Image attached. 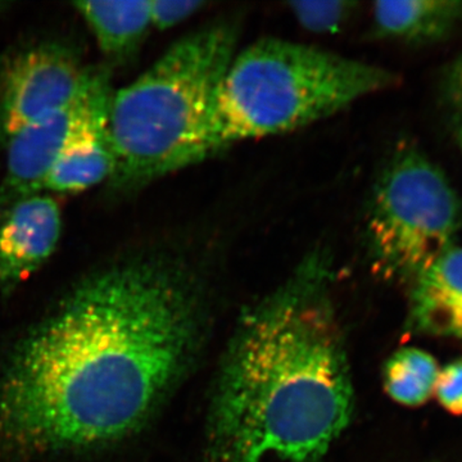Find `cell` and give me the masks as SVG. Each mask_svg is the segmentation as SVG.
I'll list each match as a JSON object with an SVG mask.
<instances>
[{"label": "cell", "instance_id": "1", "mask_svg": "<svg viewBox=\"0 0 462 462\" xmlns=\"http://www.w3.org/2000/svg\"><path fill=\"white\" fill-rule=\"evenodd\" d=\"M197 298L167 254L84 279L0 374V460L98 448L142 428L189 363Z\"/></svg>", "mask_w": 462, "mask_h": 462}, {"label": "cell", "instance_id": "2", "mask_svg": "<svg viewBox=\"0 0 462 462\" xmlns=\"http://www.w3.org/2000/svg\"><path fill=\"white\" fill-rule=\"evenodd\" d=\"M321 249L240 321L218 376L208 462H316L345 430L352 387Z\"/></svg>", "mask_w": 462, "mask_h": 462}, {"label": "cell", "instance_id": "3", "mask_svg": "<svg viewBox=\"0 0 462 462\" xmlns=\"http://www.w3.org/2000/svg\"><path fill=\"white\" fill-rule=\"evenodd\" d=\"M236 21H215L172 44L141 76L112 94L109 185L142 189L217 153L218 88L238 51Z\"/></svg>", "mask_w": 462, "mask_h": 462}, {"label": "cell", "instance_id": "4", "mask_svg": "<svg viewBox=\"0 0 462 462\" xmlns=\"http://www.w3.org/2000/svg\"><path fill=\"white\" fill-rule=\"evenodd\" d=\"M397 83L383 67L284 39L236 51L217 91V153L245 141L281 135L338 114Z\"/></svg>", "mask_w": 462, "mask_h": 462}, {"label": "cell", "instance_id": "5", "mask_svg": "<svg viewBox=\"0 0 462 462\" xmlns=\"http://www.w3.org/2000/svg\"><path fill=\"white\" fill-rule=\"evenodd\" d=\"M462 205L442 170L412 145H401L374 182L365 243L376 272L412 282L456 247Z\"/></svg>", "mask_w": 462, "mask_h": 462}, {"label": "cell", "instance_id": "6", "mask_svg": "<svg viewBox=\"0 0 462 462\" xmlns=\"http://www.w3.org/2000/svg\"><path fill=\"white\" fill-rule=\"evenodd\" d=\"M112 94L107 78L93 72L71 102L27 125L5 143L0 216L18 200L41 193L45 176L69 145L107 127Z\"/></svg>", "mask_w": 462, "mask_h": 462}, {"label": "cell", "instance_id": "7", "mask_svg": "<svg viewBox=\"0 0 462 462\" xmlns=\"http://www.w3.org/2000/svg\"><path fill=\"white\" fill-rule=\"evenodd\" d=\"M91 74L60 42H38L0 57V143L71 102Z\"/></svg>", "mask_w": 462, "mask_h": 462}, {"label": "cell", "instance_id": "8", "mask_svg": "<svg viewBox=\"0 0 462 462\" xmlns=\"http://www.w3.org/2000/svg\"><path fill=\"white\" fill-rule=\"evenodd\" d=\"M62 226L57 200L45 193L18 200L0 216V291L16 288L50 260Z\"/></svg>", "mask_w": 462, "mask_h": 462}, {"label": "cell", "instance_id": "9", "mask_svg": "<svg viewBox=\"0 0 462 462\" xmlns=\"http://www.w3.org/2000/svg\"><path fill=\"white\" fill-rule=\"evenodd\" d=\"M411 288L413 329L462 340V247L438 258Z\"/></svg>", "mask_w": 462, "mask_h": 462}, {"label": "cell", "instance_id": "10", "mask_svg": "<svg viewBox=\"0 0 462 462\" xmlns=\"http://www.w3.org/2000/svg\"><path fill=\"white\" fill-rule=\"evenodd\" d=\"M462 25V0L376 2L372 32L383 41L411 45L442 42Z\"/></svg>", "mask_w": 462, "mask_h": 462}, {"label": "cell", "instance_id": "11", "mask_svg": "<svg viewBox=\"0 0 462 462\" xmlns=\"http://www.w3.org/2000/svg\"><path fill=\"white\" fill-rule=\"evenodd\" d=\"M74 7L89 27L102 53L115 60L132 57L152 29L148 0L78 2Z\"/></svg>", "mask_w": 462, "mask_h": 462}, {"label": "cell", "instance_id": "12", "mask_svg": "<svg viewBox=\"0 0 462 462\" xmlns=\"http://www.w3.org/2000/svg\"><path fill=\"white\" fill-rule=\"evenodd\" d=\"M114 149L107 127L81 136L60 154L42 184L41 193L76 194L111 179Z\"/></svg>", "mask_w": 462, "mask_h": 462}, {"label": "cell", "instance_id": "13", "mask_svg": "<svg viewBox=\"0 0 462 462\" xmlns=\"http://www.w3.org/2000/svg\"><path fill=\"white\" fill-rule=\"evenodd\" d=\"M438 374L436 358L428 352L418 348L401 349L385 365V389L398 403L420 406L434 393Z\"/></svg>", "mask_w": 462, "mask_h": 462}, {"label": "cell", "instance_id": "14", "mask_svg": "<svg viewBox=\"0 0 462 462\" xmlns=\"http://www.w3.org/2000/svg\"><path fill=\"white\" fill-rule=\"evenodd\" d=\"M358 3L349 0H305L289 3L300 26L319 35L338 33L355 16Z\"/></svg>", "mask_w": 462, "mask_h": 462}, {"label": "cell", "instance_id": "15", "mask_svg": "<svg viewBox=\"0 0 462 462\" xmlns=\"http://www.w3.org/2000/svg\"><path fill=\"white\" fill-rule=\"evenodd\" d=\"M206 2L200 0H154L149 2L152 27L166 32L196 16Z\"/></svg>", "mask_w": 462, "mask_h": 462}, {"label": "cell", "instance_id": "16", "mask_svg": "<svg viewBox=\"0 0 462 462\" xmlns=\"http://www.w3.org/2000/svg\"><path fill=\"white\" fill-rule=\"evenodd\" d=\"M434 393L446 411L462 415V358L439 370Z\"/></svg>", "mask_w": 462, "mask_h": 462}, {"label": "cell", "instance_id": "17", "mask_svg": "<svg viewBox=\"0 0 462 462\" xmlns=\"http://www.w3.org/2000/svg\"><path fill=\"white\" fill-rule=\"evenodd\" d=\"M442 98L452 112V118L462 117V53L443 75Z\"/></svg>", "mask_w": 462, "mask_h": 462}, {"label": "cell", "instance_id": "18", "mask_svg": "<svg viewBox=\"0 0 462 462\" xmlns=\"http://www.w3.org/2000/svg\"><path fill=\"white\" fill-rule=\"evenodd\" d=\"M454 120V132L456 142H457L458 147L461 148L462 152V117L452 118Z\"/></svg>", "mask_w": 462, "mask_h": 462}]
</instances>
